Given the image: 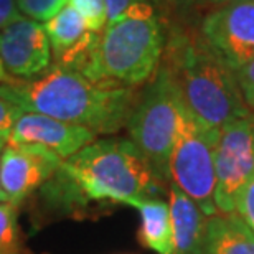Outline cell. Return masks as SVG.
<instances>
[{
	"instance_id": "cell-1",
	"label": "cell",
	"mask_w": 254,
	"mask_h": 254,
	"mask_svg": "<svg viewBox=\"0 0 254 254\" xmlns=\"http://www.w3.org/2000/svg\"><path fill=\"white\" fill-rule=\"evenodd\" d=\"M0 96L22 111L88 127L94 134H116L126 127L139 98L134 88L98 83L58 64L38 79L0 86Z\"/></svg>"
},
{
	"instance_id": "cell-2",
	"label": "cell",
	"mask_w": 254,
	"mask_h": 254,
	"mask_svg": "<svg viewBox=\"0 0 254 254\" xmlns=\"http://www.w3.org/2000/svg\"><path fill=\"white\" fill-rule=\"evenodd\" d=\"M193 118L211 129L253 114L243 99L235 69L205 43L201 35L175 33L167 43L165 62Z\"/></svg>"
},
{
	"instance_id": "cell-3",
	"label": "cell",
	"mask_w": 254,
	"mask_h": 254,
	"mask_svg": "<svg viewBox=\"0 0 254 254\" xmlns=\"http://www.w3.org/2000/svg\"><path fill=\"white\" fill-rule=\"evenodd\" d=\"M164 45V30L152 3L135 0L106 25L78 71L98 83L137 88L154 78Z\"/></svg>"
},
{
	"instance_id": "cell-4",
	"label": "cell",
	"mask_w": 254,
	"mask_h": 254,
	"mask_svg": "<svg viewBox=\"0 0 254 254\" xmlns=\"http://www.w3.org/2000/svg\"><path fill=\"white\" fill-rule=\"evenodd\" d=\"M60 172L86 201H132L155 198L162 182L129 139H101L63 160Z\"/></svg>"
},
{
	"instance_id": "cell-5",
	"label": "cell",
	"mask_w": 254,
	"mask_h": 254,
	"mask_svg": "<svg viewBox=\"0 0 254 254\" xmlns=\"http://www.w3.org/2000/svg\"><path fill=\"white\" fill-rule=\"evenodd\" d=\"M185 111L174 79L160 64L145 93L137 98L126 127L129 140L144 154L162 182L170 180L169 159Z\"/></svg>"
},
{
	"instance_id": "cell-6",
	"label": "cell",
	"mask_w": 254,
	"mask_h": 254,
	"mask_svg": "<svg viewBox=\"0 0 254 254\" xmlns=\"http://www.w3.org/2000/svg\"><path fill=\"white\" fill-rule=\"evenodd\" d=\"M220 129H211L185 111L182 126L170 152L169 179L208 218L215 216L216 170L215 152Z\"/></svg>"
},
{
	"instance_id": "cell-7",
	"label": "cell",
	"mask_w": 254,
	"mask_h": 254,
	"mask_svg": "<svg viewBox=\"0 0 254 254\" xmlns=\"http://www.w3.org/2000/svg\"><path fill=\"white\" fill-rule=\"evenodd\" d=\"M218 213L236 211L238 198L254 177V114L223 126L215 152Z\"/></svg>"
},
{
	"instance_id": "cell-8",
	"label": "cell",
	"mask_w": 254,
	"mask_h": 254,
	"mask_svg": "<svg viewBox=\"0 0 254 254\" xmlns=\"http://www.w3.org/2000/svg\"><path fill=\"white\" fill-rule=\"evenodd\" d=\"M205 43L231 69L254 58V0H235L201 20Z\"/></svg>"
},
{
	"instance_id": "cell-9",
	"label": "cell",
	"mask_w": 254,
	"mask_h": 254,
	"mask_svg": "<svg viewBox=\"0 0 254 254\" xmlns=\"http://www.w3.org/2000/svg\"><path fill=\"white\" fill-rule=\"evenodd\" d=\"M63 160L52 150L35 144H7L0 159V190L2 201L18 205L20 201L48 184Z\"/></svg>"
},
{
	"instance_id": "cell-10",
	"label": "cell",
	"mask_w": 254,
	"mask_h": 254,
	"mask_svg": "<svg viewBox=\"0 0 254 254\" xmlns=\"http://www.w3.org/2000/svg\"><path fill=\"white\" fill-rule=\"evenodd\" d=\"M0 60L17 78H33L48 71L52 47L45 27L22 15L5 25L0 30Z\"/></svg>"
},
{
	"instance_id": "cell-11",
	"label": "cell",
	"mask_w": 254,
	"mask_h": 254,
	"mask_svg": "<svg viewBox=\"0 0 254 254\" xmlns=\"http://www.w3.org/2000/svg\"><path fill=\"white\" fill-rule=\"evenodd\" d=\"M96 135L98 134L88 127L23 111L13 126L7 144H35L52 150L62 160H66L94 142Z\"/></svg>"
},
{
	"instance_id": "cell-12",
	"label": "cell",
	"mask_w": 254,
	"mask_h": 254,
	"mask_svg": "<svg viewBox=\"0 0 254 254\" xmlns=\"http://www.w3.org/2000/svg\"><path fill=\"white\" fill-rule=\"evenodd\" d=\"M45 32L58 66L74 71L83 64L99 35L88 30L83 17L71 5H66L45 23Z\"/></svg>"
},
{
	"instance_id": "cell-13",
	"label": "cell",
	"mask_w": 254,
	"mask_h": 254,
	"mask_svg": "<svg viewBox=\"0 0 254 254\" xmlns=\"http://www.w3.org/2000/svg\"><path fill=\"white\" fill-rule=\"evenodd\" d=\"M172 251L170 254H203L208 216L177 187H170Z\"/></svg>"
},
{
	"instance_id": "cell-14",
	"label": "cell",
	"mask_w": 254,
	"mask_h": 254,
	"mask_svg": "<svg viewBox=\"0 0 254 254\" xmlns=\"http://www.w3.org/2000/svg\"><path fill=\"white\" fill-rule=\"evenodd\" d=\"M203 254H254V231L238 213H216L206 221Z\"/></svg>"
},
{
	"instance_id": "cell-15",
	"label": "cell",
	"mask_w": 254,
	"mask_h": 254,
	"mask_svg": "<svg viewBox=\"0 0 254 254\" xmlns=\"http://www.w3.org/2000/svg\"><path fill=\"white\" fill-rule=\"evenodd\" d=\"M140 215L139 241L147 250L157 254H170L172 251V215L169 201L159 198L132 201Z\"/></svg>"
},
{
	"instance_id": "cell-16",
	"label": "cell",
	"mask_w": 254,
	"mask_h": 254,
	"mask_svg": "<svg viewBox=\"0 0 254 254\" xmlns=\"http://www.w3.org/2000/svg\"><path fill=\"white\" fill-rule=\"evenodd\" d=\"M0 254H22L17 205L0 203Z\"/></svg>"
},
{
	"instance_id": "cell-17",
	"label": "cell",
	"mask_w": 254,
	"mask_h": 254,
	"mask_svg": "<svg viewBox=\"0 0 254 254\" xmlns=\"http://www.w3.org/2000/svg\"><path fill=\"white\" fill-rule=\"evenodd\" d=\"M170 8L185 20H201L215 10L225 7V5L235 2V0H167Z\"/></svg>"
},
{
	"instance_id": "cell-18",
	"label": "cell",
	"mask_w": 254,
	"mask_h": 254,
	"mask_svg": "<svg viewBox=\"0 0 254 254\" xmlns=\"http://www.w3.org/2000/svg\"><path fill=\"white\" fill-rule=\"evenodd\" d=\"M69 5L83 17L88 30L101 33L108 25V8L104 0H68Z\"/></svg>"
},
{
	"instance_id": "cell-19",
	"label": "cell",
	"mask_w": 254,
	"mask_h": 254,
	"mask_svg": "<svg viewBox=\"0 0 254 254\" xmlns=\"http://www.w3.org/2000/svg\"><path fill=\"white\" fill-rule=\"evenodd\" d=\"M68 0H17L18 12L27 15L35 22L53 18L60 10L66 7Z\"/></svg>"
},
{
	"instance_id": "cell-20",
	"label": "cell",
	"mask_w": 254,
	"mask_h": 254,
	"mask_svg": "<svg viewBox=\"0 0 254 254\" xmlns=\"http://www.w3.org/2000/svg\"><path fill=\"white\" fill-rule=\"evenodd\" d=\"M235 73H236L238 84H240L243 99H245V104L254 114V58L246 64H243Z\"/></svg>"
},
{
	"instance_id": "cell-21",
	"label": "cell",
	"mask_w": 254,
	"mask_h": 254,
	"mask_svg": "<svg viewBox=\"0 0 254 254\" xmlns=\"http://www.w3.org/2000/svg\"><path fill=\"white\" fill-rule=\"evenodd\" d=\"M22 113L23 111L18 106L0 96V142H8L13 126Z\"/></svg>"
},
{
	"instance_id": "cell-22",
	"label": "cell",
	"mask_w": 254,
	"mask_h": 254,
	"mask_svg": "<svg viewBox=\"0 0 254 254\" xmlns=\"http://www.w3.org/2000/svg\"><path fill=\"white\" fill-rule=\"evenodd\" d=\"M235 213H238L245 220L246 225L254 231V177L246 185V189L243 190L241 196L238 198Z\"/></svg>"
},
{
	"instance_id": "cell-23",
	"label": "cell",
	"mask_w": 254,
	"mask_h": 254,
	"mask_svg": "<svg viewBox=\"0 0 254 254\" xmlns=\"http://www.w3.org/2000/svg\"><path fill=\"white\" fill-rule=\"evenodd\" d=\"M18 17L17 0H0V30Z\"/></svg>"
},
{
	"instance_id": "cell-24",
	"label": "cell",
	"mask_w": 254,
	"mask_h": 254,
	"mask_svg": "<svg viewBox=\"0 0 254 254\" xmlns=\"http://www.w3.org/2000/svg\"><path fill=\"white\" fill-rule=\"evenodd\" d=\"M106 2V8H108V23L114 22L116 18H119L123 15L127 7L135 2V0H104Z\"/></svg>"
},
{
	"instance_id": "cell-25",
	"label": "cell",
	"mask_w": 254,
	"mask_h": 254,
	"mask_svg": "<svg viewBox=\"0 0 254 254\" xmlns=\"http://www.w3.org/2000/svg\"><path fill=\"white\" fill-rule=\"evenodd\" d=\"M15 79L10 78V74L7 73V69H5V66L2 63V60H0V83H7V84H12Z\"/></svg>"
},
{
	"instance_id": "cell-26",
	"label": "cell",
	"mask_w": 254,
	"mask_h": 254,
	"mask_svg": "<svg viewBox=\"0 0 254 254\" xmlns=\"http://www.w3.org/2000/svg\"><path fill=\"white\" fill-rule=\"evenodd\" d=\"M2 145H3V142H0V149H2ZM0 201H2V190H0Z\"/></svg>"
}]
</instances>
